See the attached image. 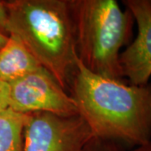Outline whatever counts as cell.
I'll use <instances>...</instances> for the list:
<instances>
[{
  "mask_svg": "<svg viewBox=\"0 0 151 151\" xmlns=\"http://www.w3.org/2000/svg\"><path fill=\"white\" fill-rule=\"evenodd\" d=\"M70 86L94 139L136 147L150 143L151 83L136 86L98 76L77 58Z\"/></svg>",
  "mask_w": 151,
  "mask_h": 151,
  "instance_id": "obj_1",
  "label": "cell"
},
{
  "mask_svg": "<svg viewBox=\"0 0 151 151\" xmlns=\"http://www.w3.org/2000/svg\"><path fill=\"white\" fill-rule=\"evenodd\" d=\"M82 151H126L119 143L113 141L92 139Z\"/></svg>",
  "mask_w": 151,
  "mask_h": 151,
  "instance_id": "obj_9",
  "label": "cell"
},
{
  "mask_svg": "<svg viewBox=\"0 0 151 151\" xmlns=\"http://www.w3.org/2000/svg\"><path fill=\"white\" fill-rule=\"evenodd\" d=\"M77 57L86 69L123 80L121 48L132 35L134 17L115 0H70Z\"/></svg>",
  "mask_w": 151,
  "mask_h": 151,
  "instance_id": "obj_3",
  "label": "cell"
},
{
  "mask_svg": "<svg viewBox=\"0 0 151 151\" xmlns=\"http://www.w3.org/2000/svg\"><path fill=\"white\" fill-rule=\"evenodd\" d=\"M27 113L9 108L0 113V151H24V127Z\"/></svg>",
  "mask_w": 151,
  "mask_h": 151,
  "instance_id": "obj_8",
  "label": "cell"
},
{
  "mask_svg": "<svg viewBox=\"0 0 151 151\" xmlns=\"http://www.w3.org/2000/svg\"><path fill=\"white\" fill-rule=\"evenodd\" d=\"M94 136L79 114L27 113L24 151H82Z\"/></svg>",
  "mask_w": 151,
  "mask_h": 151,
  "instance_id": "obj_4",
  "label": "cell"
},
{
  "mask_svg": "<svg viewBox=\"0 0 151 151\" xmlns=\"http://www.w3.org/2000/svg\"><path fill=\"white\" fill-rule=\"evenodd\" d=\"M132 151H151V142L147 145H145L137 147L136 149Z\"/></svg>",
  "mask_w": 151,
  "mask_h": 151,
  "instance_id": "obj_12",
  "label": "cell"
},
{
  "mask_svg": "<svg viewBox=\"0 0 151 151\" xmlns=\"http://www.w3.org/2000/svg\"><path fill=\"white\" fill-rule=\"evenodd\" d=\"M9 85V108L14 112L50 113L62 116L78 114L72 97L42 66Z\"/></svg>",
  "mask_w": 151,
  "mask_h": 151,
  "instance_id": "obj_5",
  "label": "cell"
},
{
  "mask_svg": "<svg viewBox=\"0 0 151 151\" xmlns=\"http://www.w3.org/2000/svg\"><path fill=\"white\" fill-rule=\"evenodd\" d=\"M8 38H9L8 36L3 35L0 34V50L4 46V45H5L7 40H8Z\"/></svg>",
  "mask_w": 151,
  "mask_h": 151,
  "instance_id": "obj_13",
  "label": "cell"
},
{
  "mask_svg": "<svg viewBox=\"0 0 151 151\" xmlns=\"http://www.w3.org/2000/svg\"><path fill=\"white\" fill-rule=\"evenodd\" d=\"M9 85L0 81V113L9 108Z\"/></svg>",
  "mask_w": 151,
  "mask_h": 151,
  "instance_id": "obj_10",
  "label": "cell"
},
{
  "mask_svg": "<svg viewBox=\"0 0 151 151\" xmlns=\"http://www.w3.org/2000/svg\"><path fill=\"white\" fill-rule=\"evenodd\" d=\"M8 9L6 7V2L0 1V34L9 37L8 33Z\"/></svg>",
  "mask_w": 151,
  "mask_h": 151,
  "instance_id": "obj_11",
  "label": "cell"
},
{
  "mask_svg": "<svg viewBox=\"0 0 151 151\" xmlns=\"http://www.w3.org/2000/svg\"><path fill=\"white\" fill-rule=\"evenodd\" d=\"M9 36L19 39L66 90L77 60L70 0L6 2Z\"/></svg>",
  "mask_w": 151,
  "mask_h": 151,
  "instance_id": "obj_2",
  "label": "cell"
},
{
  "mask_svg": "<svg viewBox=\"0 0 151 151\" xmlns=\"http://www.w3.org/2000/svg\"><path fill=\"white\" fill-rule=\"evenodd\" d=\"M138 25L134 40L119 55L123 76L130 84L144 86L151 77V0H124Z\"/></svg>",
  "mask_w": 151,
  "mask_h": 151,
  "instance_id": "obj_6",
  "label": "cell"
},
{
  "mask_svg": "<svg viewBox=\"0 0 151 151\" xmlns=\"http://www.w3.org/2000/svg\"><path fill=\"white\" fill-rule=\"evenodd\" d=\"M40 66L21 41L9 35L0 50V81L9 84Z\"/></svg>",
  "mask_w": 151,
  "mask_h": 151,
  "instance_id": "obj_7",
  "label": "cell"
}]
</instances>
